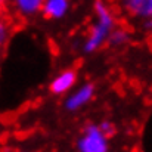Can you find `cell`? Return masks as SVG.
Here are the masks:
<instances>
[{"label":"cell","instance_id":"obj_1","mask_svg":"<svg viewBox=\"0 0 152 152\" xmlns=\"http://www.w3.org/2000/svg\"><path fill=\"white\" fill-rule=\"evenodd\" d=\"M95 10H96V22L92 27L89 39L84 45V50L86 52H93L96 49H99L102 46V43L109 37L111 28L114 25L112 13L103 1L98 0L95 3Z\"/></svg>","mask_w":152,"mask_h":152},{"label":"cell","instance_id":"obj_2","mask_svg":"<svg viewBox=\"0 0 152 152\" xmlns=\"http://www.w3.org/2000/svg\"><path fill=\"white\" fill-rule=\"evenodd\" d=\"M80 152H108L106 136L102 133L99 126H87L81 139L78 140Z\"/></svg>","mask_w":152,"mask_h":152},{"label":"cell","instance_id":"obj_3","mask_svg":"<svg viewBox=\"0 0 152 152\" xmlns=\"http://www.w3.org/2000/svg\"><path fill=\"white\" fill-rule=\"evenodd\" d=\"M93 93H95V87H93L92 84L83 86L81 89H78L75 93H72V95L66 99V102H65L66 109L75 111V109L81 108L83 105H86L87 102L93 98Z\"/></svg>","mask_w":152,"mask_h":152},{"label":"cell","instance_id":"obj_4","mask_svg":"<svg viewBox=\"0 0 152 152\" xmlns=\"http://www.w3.org/2000/svg\"><path fill=\"white\" fill-rule=\"evenodd\" d=\"M77 81V74L72 69L64 71L62 74H59L50 84V90L52 93L55 95H62L65 92H68Z\"/></svg>","mask_w":152,"mask_h":152},{"label":"cell","instance_id":"obj_5","mask_svg":"<svg viewBox=\"0 0 152 152\" xmlns=\"http://www.w3.org/2000/svg\"><path fill=\"white\" fill-rule=\"evenodd\" d=\"M126 10L139 18H152V0H123Z\"/></svg>","mask_w":152,"mask_h":152},{"label":"cell","instance_id":"obj_6","mask_svg":"<svg viewBox=\"0 0 152 152\" xmlns=\"http://www.w3.org/2000/svg\"><path fill=\"white\" fill-rule=\"evenodd\" d=\"M42 9L46 18H62L68 10V0H45Z\"/></svg>","mask_w":152,"mask_h":152},{"label":"cell","instance_id":"obj_7","mask_svg":"<svg viewBox=\"0 0 152 152\" xmlns=\"http://www.w3.org/2000/svg\"><path fill=\"white\" fill-rule=\"evenodd\" d=\"M15 7L24 15H33L42 9L45 0H13Z\"/></svg>","mask_w":152,"mask_h":152},{"label":"cell","instance_id":"obj_8","mask_svg":"<svg viewBox=\"0 0 152 152\" xmlns=\"http://www.w3.org/2000/svg\"><path fill=\"white\" fill-rule=\"evenodd\" d=\"M109 40L112 45L117 46V45H121L127 40V34L124 31H114L112 34H109Z\"/></svg>","mask_w":152,"mask_h":152},{"label":"cell","instance_id":"obj_9","mask_svg":"<svg viewBox=\"0 0 152 152\" xmlns=\"http://www.w3.org/2000/svg\"><path fill=\"white\" fill-rule=\"evenodd\" d=\"M99 129H101L102 133H103L106 137H108L109 134H112V133H114V127H112V124H109L108 121H103V123H101Z\"/></svg>","mask_w":152,"mask_h":152},{"label":"cell","instance_id":"obj_10","mask_svg":"<svg viewBox=\"0 0 152 152\" xmlns=\"http://www.w3.org/2000/svg\"><path fill=\"white\" fill-rule=\"evenodd\" d=\"M7 39V30H6V24L0 19V46L6 42Z\"/></svg>","mask_w":152,"mask_h":152},{"label":"cell","instance_id":"obj_11","mask_svg":"<svg viewBox=\"0 0 152 152\" xmlns=\"http://www.w3.org/2000/svg\"><path fill=\"white\" fill-rule=\"evenodd\" d=\"M6 1H7V0H0V12L4 9V6H6Z\"/></svg>","mask_w":152,"mask_h":152},{"label":"cell","instance_id":"obj_12","mask_svg":"<svg viewBox=\"0 0 152 152\" xmlns=\"http://www.w3.org/2000/svg\"><path fill=\"white\" fill-rule=\"evenodd\" d=\"M148 27H151V28H152V18H151V21L148 22Z\"/></svg>","mask_w":152,"mask_h":152}]
</instances>
